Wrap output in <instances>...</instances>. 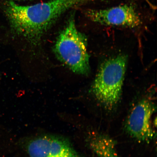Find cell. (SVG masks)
<instances>
[{"label":"cell","mask_w":157,"mask_h":157,"mask_svg":"<svg viewBox=\"0 0 157 157\" xmlns=\"http://www.w3.org/2000/svg\"><path fill=\"white\" fill-rule=\"evenodd\" d=\"M87 44L85 35L76 28L73 13L57 39L54 52L58 59L74 73L87 75L90 66Z\"/></svg>","instance_id":"obj_3"},{"label":"cell","mask_w":157,"mask_h":157,"mask_svg":"<svg viewBox=\"0 0 157 157\" xmlns=\"http://www.w3.org/2000/svg\"><path fill=\"white\" fill-rule=\"evenodd\" d=\"M127 63L124 55L103 62L91 87L96 100L105 109L111 110L121 99Z\"/></svg>","instance_id":"obj_2"},{"label":"cell","mask_w":157,"mask_h":157,"mask_svg":"<svg viewBox=\"0 0 157 157\" xmlns=\"http://www.w3.org/2000/svg\"><path fill=\"white\" fill-rule=\"evenodd\" d=\"M156 110L151 100L144 98L132 108L125 123L128 134L139 142H148L155 139L156 133L153 128L152 118Z\"/></svg>","instance_id":"obj_4"},{"label":"cell","mask_w":157,"mask_h":157,"mask_svg":"<svg viewBox=\"0 0 157 157\" xmlns=\"http://www.w3.org/2000/svg\"><path fill=\"white\" fill-rule=\"evenodd\" d=\"M84 14L90 21L104 25L135 28L142 23L136 10L128 5L105 9H87Z\"/></svg>","instance_id":"obj_5"},{"label":"cell","mask_w":157,"mask_h":157,"mask_svg":"<svg viewBox=\"0 0 157 157\" xmlns=\"http://www.w3.org/2000/svg\"><path fill=\"white\" fill-rule=\"evenodd\" d=\"M91 150L98 157H119L114 140L107 135L96 134L89 141Z\"/></svg>","instance_id":"obj_7"},{"label":"cell","mask_w":157,"mask_h":157,"mask_svg":"<svg viewBox=\"0 0 157 157\" xmlns=\"http://www.w3.org/2000/svg\"><path fill=\"white\" fill-rule=\"evenodd\" d=\"M10 1H21V0H10Z\"/></svg>","instance_id":"obj_8"},{"label":"cell","mask_w":157,"mask_h":157,"mask_svg":"<svg viewBox=\"0 0 157 157\" xmlns=\"http://www.w3.org/2000/svg\"><path fill=\"white\" fill-rule=\"evenodd\" d=\"M90 1L50 0L29 6L10 1L5 13L13 32L35 44L62 15Z\"/></svg>","instance_id":"obj_1"},{"label":"cell","mask_w":157,"mask_h":157,"mask_svg":"<svg viewBox=\"0 0 157 157\" xmlns=\"http://www.w3.org/2000/svg\"><path fill=\"white\" fill-rule=\"evenodd\" d=\"M27 148L30 157H80L69 141L53 135L36 137Z\"/></svg>","instance_id":"obj_6"}]
</instances>
